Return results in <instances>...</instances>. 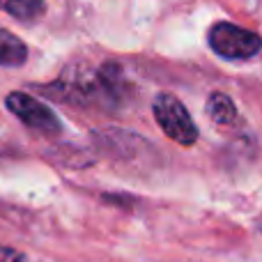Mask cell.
Masks as SVG:
<instances>
[{"label": "cell", "instance_id": "6", "mask_svg": "<svg viewBox=\"0 0 262 262\" xmlns=\"http://www.w3.org/2000/svg\"><path fill=\"white\" fill-rule=\"evenodd\" d=\"M5 9L12 18L21 23H32L37 18L44 16L46 12V3L44 0H7L5 3Z\"/></svg>", "mask_w": 262, "mask_h": 262}, {"label": "cell", "instance_id": "8", "mask_svg": "<svg viewBox=\"0 0 262 262\" xmlns=\"http://www.w3.org/2000/svg\"><path fill=\"white\" fill-rule=\"evenodd\" d=\"M260 230H262V216H260Z\"/></svg>", "mask_w": 262, "mask_h": 262}, {"label": "cell", "instance_id": "2", "mask_svg": "<svg viewBox=\"0 0 262 262\" xmlns=\"http://www.w3.org/2000/svg\"><path fill=\"white\" fill-rule=\"evenodd\" d=\"M152 113L159 127L163 129V134L170 140L184 145V147H189L198 140V127H195L193 118L189 115L186 106L177 97L166 95V92L157 95V99L152 104Z\"/></svg>", "mask_w": 262, "mask_h": 262}, {"label": "cell", "instance_id": "7", "mask_svg": "<svg viewBox=\"0 0 262 262\" xmlns=\"http://www.w3.org/2000/svg\"><path fill=\"white\" fill-rule=\"evenodd\" d=\"M0 262H26V253H21L14 246H3L0 244Z\"/></svg>", "mask_w": 262, "mask_h": 262}, {"label": "cell", "instance_id": "4", "mask_svg": "<svg viewBox=\"0 0 262 262\" xmlns=\"http://www.w3.org/2000/svg\"><path fill=\"white\" fill-rule=\"evenodd\" d=\"M28 60V49L16 35L0 28V67H21Z\"/></svg>", "mask_w": 262, "mask_h": 262}, {"label": "cell", "instance_id": "1", "mask_svg": "<svg viewBox=\"0 0 262 262\" xmlns=\"http://www.w3.org/2000/svg\"><path fill=\"white\" fill-rule=\"evenodd\" d=\"M207 44L223 60H251L262 51L260 35L228 21H219L209 28Z\"/></svg>", "mask_w": 262, "mask_h": 262}, {"label": "cell", "instance_id": "3", "mask_svg": "<svg viewBox=\"0 0 262 262\" xmlns=\"http://www.w3.org/2000/svg\"><path fill=\"white\" fill-rule=\"evenodd\" d=\"M5 104H7V111L14 115V118H18L32 131L53 136V134H60V129H62L60 127L58 115H55L46 104H41L39 99L26 95V92L16 90V92H12V95H7Z\"/></svg>", "mask_w": 262, "mask_h": 262}, {"label": "cell", "instance_id": "5", "mask_svg": "<svg viewBox=\"0 0 262 262\" xmlns=\"http://www.w3.org/2000/svg\"><path fill=\"white\" fill-rule=\"evenodd\" d=\"M207 115L216 124H232L237 120V106L226 92H212L207 99Z\"/></svg>", "mask_w": 262, "mask_h": 262}]
</instances>
